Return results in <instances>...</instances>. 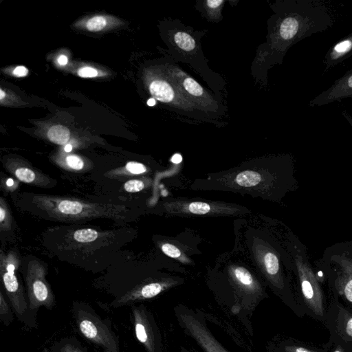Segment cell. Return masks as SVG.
Wrapping results in <instances>:
<instances>
[{"instance_id":"29","label":"cell","mask_w":352,"mask_h":352,"mask_svg":"<svg viewBox=\"0 0 352 352\" xmlns=\"http://www.w3.org/2000/svg\"><path fill=\"white\" fill-rule=\"evenodd\" d=\"M344 294L347 300L352 302V279L349 280L345 285Z\"/></svg>"},{"instance_id":"34","label":"cell","mask_w":352,"mask_h":352,"mask_svg":"<svg viewBox=\"0 0 352 352\" xmlns=\"http://www.w3.org/2000/svg\"><path fill=\"white\" fill-rule=\"evenodd\" d=\"M72 146L71 144H67L65 145V151L66 152H70L72 151Z\"/></svg>"},{"instance_id":"33","label":"cell","mask_w":352,"mask_h":352,"mask_svg":"<svg viewBox=\"0 0 352 352\" xmlns=\"http://www.w3.org/2000/svg\"><path fill=\"white\" fill-rule=\"evenodd\" d=\"M293 352H311V351H308L302 347H296L294 349Z\"/></svg>"},{"instance_id":"28","label":"cell","mask_w":352,"mask_h":352,"mask_svg":"<svg viewBox=\"0 0 352 352\" xmlns=\"http://www.w3.org/2000/svg\"><path fill=\"white\" fill-rule=\"evenodd\" d=\"M78 75L82 78H93L98 75V72L92 67H85L78 70Z\"/></svg>"},{"instance_id":"18","label":"cell","mask_w":352,"mask_h":352,"mask_svg":"<svg viewBox=\"0 0 352 352\" xmlns=\"http://www.w3.org/2000/svg\"><path fill=\"white\" fill-rule=\"evenodd\" d=\"M14 311L3 289L0 290V320L8 327L14 320Z\"/></svg>"},{"instance_id":"16","label":"cell","mask_w":352,"mask_h":352,"mask_svg":"<svg viewBox=\"0 0 352 352\" xmlns=\"http://www.w3.org/2000/svg\"><path fill=\"white\" fill-rule=\"evenodd\" d=\"M49 352H89L75 336L63 337L55 341L50 347Z\"/></svg>"},{"instance_id":"6","label":"cell","mask_w":352,"mask_h":352,"mask_svg":"<svg viewBox=\"0 0 352 352\" xmlns=\"http://www.w3.org/2000/svg\"><path fill=\"white\" fill-rule=\"evenodd\" d=\"M162 208L164 212L180 217H226L250 213L247 208L236 204L186 199L168 200Z\"/></svg>"},{"instance_id":"20","label":"cell","mask_w":352,"mask_h":352,"mask_svg":"<svg viewBox=\"0 0 352 352\" xmlns=\"http://www.w3.org/2000/svg\"><path fill=\"white\" fill-rule=\"evenodd\" d=\"M298 28V21L294 17H287L280 25L279 34L282 38L288 40L296 34Z\"/></svg>"},{"instance_id":"2","label":"cell","mask_w":352,"mask_h":352,"mask_svg":"<svg viewBox=\"0 0 352 352\" xmlns=\"http://www.w3.org/2000/svg\"><path fill=\"white\" fill-rule=\"evenodd\" d=\"M25 212L45 220L63 223H79L104 218L129 221L135 212L129 206L32 192H22L15 201Z\"/></svg>"},{"instance_id":"17","label":"cell","mask_w":352,"mask_h":352,"mask_svg":"<svg viewBox=\"0 0 352 352\" xmlns=\"http://www.w3.org/2000/svg\"><path fill=\"white\" fill-rule=\"evenodd\" d=\"M13 218L6 200L0 198V231L1 233L9 232L14 228Z\"/></svg>"},{"instance_id":"4","label":"cell","mask_w":352,"mask_h":352,"mask_svg":"<svg viewBox=\"0 0 352 352\" xmlns=\"http://www.w3.org/2000/svg\"><path fill=\"white\" fill-rule=\"evenodd\" d=\"M15 251L5 254L1 250L0 275L2 289L8 299L17 319L28 329L38 328L36 320L31 316L26 293L17 273L21 265Z\"/></svg>"},{"instance_id":"12","label":"cell","mask_w":352,"mask_h":352,"mask_svg":"<svg viewBox=\"0 0 352 352\" xmlns=\"http://www.w3.org/2000/svg\"><path fill=\"white\" fill-rule=\"evenodd\" d=\"M170 50L171 54H179V60L189 63L190 60H199L197 58V55L199 56L203 55L195 38L184 28L170 29Z\"/></svg>"},{"instance_id":"24","label":"cell","mask_w":352,"mask_h":352,"mask_svg":"<svg viewBox=\"0 0 352 352\" xmlns=\"http://www.w3.org/2000/svg\"><path fill=\"white\" fill-rule=\"evenodd\" d=\"M146 187L143 180L133 179L126 181L124 184V190L128 192H137L142 190Z\"/></svg>"},{"instance_id":"25","label":"cell","mask_w":352,"mask_h":352,"mask_svg":"<svg viewBox=\"0 0 352 352\" xmlns=\"http://www.w3.org/2000/svg\"><path fill=\"white\" fill-rule=\"evenodd\" d=\"M106 19L101 16H94L90 19L87 23V28L93 32L100 31L106 25Z\"/></svg>"},{"instance_id":"35","label":"cell","mask_w":352,"mask_h":352,"mask_svg":"<svg viewBox=\"0 0 352 352\" xmlns=\"http://www.w3.org/2000/svg\"><path fill=\"white\" fill-rule=\"evenodd\" d=\"M148 105L149 106H153L155 104V100L154 98H151L147 102Z\"/></svg>"},{"instance_id":"30","label":"cell","mask_w":352,"mask_h":352,"mask_svg":"<svg viewBox=\"0 0 352 352\" xmlns=\"http://www.w3.org/2000/svg\"><path fill=\"white\" fill-rule=\"evenodd\" d=\"M28 73V70L23 66H18L13 71V74L16 76H25Z\"/></svg>"},{"instance_id":"15","label":"cell","mask_w":352,"mask_h":352,"mask_svg":"<svg viewBox=\"0 0 352 352\" xmlns=\"http://www.w3.org/2000/svg\"><path fill=\"white\" fill-rule=\"evenodd\" d=\"M230 274L233 280L242 289L248 292H255L258 285L254 276L248 269L240 265L230 267Z\"/></svg>"},{"instance_id":"23","label":"cell","mask_w":352,"mask_h":352,"mask_svg":"<svg viewBox=\"0 0 352 352\" xmlns=\"http://www.w3.org/2000/svg\"><path fill=\"white\" fill-rule=\"evenodd\" d=\"M160 247L162 251L168 256L179 260H184L180 250L175 245L169 243H164Z\"/></svg>"},{"instance_id":"39","label":"cell","mask_w":352,"mask_h":352,"mask_svg":"<svg viewBox=\"0 0 352 352\" xmlns=\"http://www.w3.org/2000/svg\"><path fill=\"white\" fill-rule=\"evenodd\" d=\"M183 352H187V351H186V350H185V349H183Z\"/></svg>"},{"instance_id":"21","label":"cell","mask_w":352,"mask_h":352,"mask_svg":"<svg viewBox=\"0 0 352 352\" xmlns=\"http://www.w3.org/2000/svg\"><path fill=\"white\" fill-rule=\"evenodd\" d=\"M63 166L71 171H81L85 168V162L77 155H69L65 158V164Z\"/></svg>"},{"instance_id":"36","label":"cell","mask_w":352,"mask_h":352,"mask_svg":"<svg viewBox=\"0 0 352 352\" xmlns=\"http://www.w3.org/2000/svg\"><path fill=\"white\" fill-rule=\"evenodd\" d=\"M5 96H6L5 92L2 90V89H0V100H2Z\"/></svg>"},{"instance_id":"26","label":"cell","mask_w":352,"mask_h":352,"mask_svg":"<svg viewBox=\"0 0 352 352\" xmlns=\"http://www.w3.org/2000/svg\"><path fill=\"white\" fill-rule=\"evenodd\" d=\"M223 3L224 1L221 0H208L205 1L207 11H208V14L212 15V16H216L217 15V11L220 10Z\"/></svg>"},{"instance_id":"31","label":"cell","mask_w":352,"mask_h":352,"mask_svg":"<svg viewBox=\"0 0 352 352\" xmlns=\"http://www.w3.org/2000/svg\"><path fill=\"white\" fill-rule=\"evenodd\" d=\"M346 330L347 333L352 337V318H350L346 324Z\"/></svg>"},{"instance_id":"9","label":"cell","mask_w":352,"mask_h":352,"mask_svg":"<svg viewBox=\"0 0 352 352\" xmlns=\"http://www.w3.org/2000/svg\"><path fill=\"white\" fill-rule=\"evenodd\" d=\"M131 307L135 335L147 352H160V340L153 318L142 304Z\"/></svg>"},{"instance_id":"3","label":"cell","mask_w":352,"mask_h":352,"mask_svg":"<svg viewBox=\"0 0 352 352\" xmlns=\"http://www.w3.org/2000/svg\"><path fill=\"white\" fill-rule=\"evenodd\" d=\"M76 331L102 352H122L109 318H102L87 302L74 300L71 307Z\"/></svg>"},{"instance_id":"22","label":"cell","mask_w":352,"mask_h":352,"mask_svg":"<svg viewBox=\"0 0 352 352\" xmlns=\"http://www.w3.org/2000/svg\"><path fill=\"white\" fill-rule=\"evenodd\" d=\"M123 172L129 175H141L147 172V168L142 163L129 162L125 165Z\"/></svg>"},{"instance_id":"27","label":"cell","mask_w":352,"mask_h":352,"mask_svg":"<svg viewBox=\"0 0 352 352\" xmlns=\"http://www.w3.org/2000/svg\"><path fill=\"white\" fill-rule=\"evenodd\" d=\"M352 47V41L351 40H344L338 43L334 47V52L338 54H344L348 52Z\"/></svg>"},{"instance_id":"10","label":"cell","mask_w":352,"mask_h":352,"mask_svg":"<svg viewBox=\"0 0 352 352\" xmlns=\"http://www.w3.org/2000/svg\"><path fill=\"white\" fill-rule=\"evenodd\" d=\"M172 285L173 283L169 280L140 282L126 293L118 298H115L111 302L98 304L105 309L132 306L144 300L155 297Z\"/></svg>"},{"instance_id":"1","label":"cell","mask_w":352,"mask_h":352,"mask_svg":"<svg viewBox=\"0 0 352 352\" xmlns=\"http://www.w3.org/2000/svg\"><path fill=\"white\" fill-rule=\"evenodd\" d=\"M129 229L99 231L91 228L72 226L53 228L45 233V245L62 260L82 267V263L95 262L97 270H101L100 256H111L129 240Z\"/></svg>"},{"instance_id":"32","label":"cell","mask_w":352,"mask_h":352,"mask_svg":"<svg viewBox=\"0 0 352 352\" xmlns=\"http://www.w3.org/2000/svg\"><path fill=\"white\" fill-rule=\"evenodd\" d=\"M57 60L58 63L62 65H66L68 61L67 56L65 55H60V56H58Z\"/></svg>"},{"instance_id":"14","label":"cell","mask_w":352,"mask_h":352,"mask_svg":"<svg viewBox=\"0 0 352 352\" xmlns=\"http://www.w3.org/2000/svg\"><path fill=\"white\" fill-rule=\"evenodd\" d=\"M253 254L256 264L263 273L269 277L278 274L280 267L278 258L273 252L265 248L263 244H257Z\"/></svg>"},{"instance_id":"37","label":"cell","mask_w":352,"mask_h":352,"mask_svg":"<svg viewBox=\"0 0 352 352\" xmlns=\"http://www.w3.org/2000/svg\"><path fill=\"white\" fill-rule=\"evenodd\" d=\"M347 82L349 87L352 89V75L349 78Z\"/></svg>"},{"instance_id":"11","label":"cell","mask_w":352,"mask_h":352,"mask_svg":"<svg viewBox=\"0 0 352 352\" xmlns=\"http://www.w3.org/2000/svg\"><path fill=\"white\" fill-rule=\"evenodd\" d=\"M5 169L19 181L43 188L54 187L57 182L54 178L35 169L28 164L17 162H6Z\"/></svg>"},{"instance_id":"38","label":"cell","mask_w":352,"mask_h":352,"mask_svg":"<svg viewBox=\"0 0 352 352\" xmlns=\"http://www.w3.org/2000/svg\"><path fill=\"white\" fill-rule=\"evenodd\" d=\"M334 352H342V351H334Z\"/></svg>"},{"instance_id":"5","label":"cell","mask_w":352,"mask_h":352,"mask_svg":"<svg viewBox=\"0 0 352 352\" xmlns=\"http://www.w3.org/2000/svg\"><path fill=\"white\" fill-rule=\"evenodd\" d=\"M25 293L31 316L36 320L39 309L52 310L56 306L55 296L46 279L47 267L36 258L30 259L23 269Z\"/></svg>"},{"instance_id":"7","label":"cell","mask_w":352,"mask_h":352,"mask_svg":"<svg viewBox=\"0 0 352 352\" xmlns=\"http://www.w3.org/2000/svg\"><path fill=\"white\" fill-rule=\"evenodd\" d=\"M167 68L168 77L182 94L200 111L206 113H214L216 116L223 113V106H220L221 104L211 94L180 67L170 61Z\"/></svg>"},{"instance_id":"8","label":"cell","mask_w":352,"mask_h":352,"mask_svg":"<svg viewBox=\"0 0 352 352\" xmlns=\"http://www.w3.org/2000/svg\"><path fill=\"white\" fill-rule=\"evenodd\" d=\"M151 94L157 100L170 105L178 113L203 119L206 114L188 100L168 77L153 80L149 85Z\"/></svg>"},{"instance_id":"19","label":"cell","mask_w":352,"mask_h":352,"mask_svg":"<svg viewBox=\"0 0 352 352\" xmlns=\"http://www.w3.org/2000/svg\"><path fill=\"white\" fill-rule=\"evenodd\" d=\"M47 138L52 142L63 145L68 142L70 138V131L64 126L55 125L49 129Z\"/></svg>"},{"instance_id":"13","label":"cell","mask_w":352,"mask_h":352,"mask_svg":"<svg viewBox=\"0 0 352 352\" xmlns=\"http://www.w3.org/2000/svg\"><path fill=\"white\" fill-rule=\"evenodd\" d=\"M179 318L191 336L206 352H228L194 316L187 313H181L179 314Z\"/></svg>"}]
</instances>
